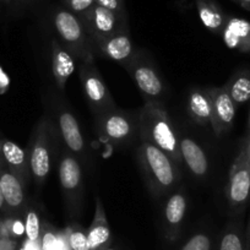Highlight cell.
Here are the masks:
<instances>
[{"instance_id": "cell-1", "label": "cell", "mask_w": 250, "mask_h": 250, "mask_svg": "<svg viewBox=\"0 0 250 250\" xmlns=\"http://www.w3.org/2000/svg\"><path fill=\"white\" fill-rule=\"evenodd\" d=\"M136 160L145 184L155 199L167 196L179 182L178 165L162 150L145 140H140Z\"/></svg>"}, {"instance_id": "cell-2", "label": "cell", "mask_w": 250, "mask_h": 250, "mask_svg": "<svg viewBox=\"0 0 250 250\" xmlns=\"http://www.w3.org/2000/svg\"><path fill=\"white\" fill-rule=\"evenodd\" d=\"M139 138L162 150L178 166L182 165L179 138L167 110L158 101H147L139 112Z\"/></svg>"}, {"instance_id": "cell-3", "label": "cell", "mask_w": 250, "mask_h": 250, "mask_svg": "<svg viewBox=\"0 0 250 250\" xmlns=\"http://www.w3.org/2000/svg\"><path fill=\"white\" fill-rule=\"evenodd\" d=\"M52 20L60 42L70 50L76 60L95 62L93 43L79 16L65 8H58L53 13Z\"/></svg>"}, {"instance_id": "cell-4", "label": "cell", "mask_w": 250, "mask_h": 250, "mask_svg": "<svg viewBox=\"0 0 250 250\" xmlns=\"http://www.w3.org/2000/svg\"><path fill=\"white\" fill-rule=\"evenodd\" d=\"M52 123L47 118H42L36 126L32 141H31L28 158H30L31 174L37 187H43L52 165L53 145Z\"/></svg>"}, {"instance_id": "cell-5", "label": "cell", "mask_w": 250, "mask_h": 250, "mask_svg": "<svg viewBox=\"0 0 250 250\" xmlns=\"http://www.w3.org/2000/svg\"><path fill=\"white\" fill-rule=\"evenodd\" d=\"M79 78L88 107L95 117L117 109V104L95 62H83L79 68Z\"/></svg>"}, {"instance_id": "cell-6", "label": "cell", "mask_w": 250, "mask_h": 250, "mask_svg": "<svg viewBox=\"0 0 250 250\" xmlns=\"http://www.w3.org/2000/svg\"><path fill=\"white\" fill-rule=\"evenodd\" d=\"M96 125L101 135L114 145H129L139 135V113L117 109L96 117Z\"/></svg>"}, {"instance_id": "cell-7", "label": "cell", "mask_w": 250, "mask_h": 250, "mask_svg": "<svg viewBox=\"0 0 250 250\" xmlns=\"http://www.w3.org/2000/svg\"><path fill=\"white\" fill-rule=\"evenodd\" d=\"M80 20L93 44L112 36L129 33L128 16L119 15L97 4H95L86 15L80 18Z\"/></svg>"}, {"instance_id": "cell-8", "label": "cell", "mask_w": 250, "mask_h": 250, "mask_svg": "<svg viewBox=\"0 0 250 250\" xmlns=\"http://www.w3.org/2000/svg\"><path fill=\"white\" fill-rule=\"evenodd\" d=\"M59 180L66 208L76 215L83 203V172L79 158L69 150L60 156Z\"/></svg>"}, {"instance_id": "cell-9", "label": "cell", "mask_w": 250, "mask_h": 250, "mask_svg": "<svg viewBox=\"0 0 250 250\" xmlns=\"http://www.w3.org/2000/svg\"><path fill=\"white\" fill-rule=\"evenodd\" d=\"M226 196L232 208H243L250 199V162L242 148L230 166Z\"/></svg>"}, {"instance_id": "cell-10", "label": "cell", "mask_w": 250, "mask_h": 250, "mask_svg": "<svg viewBox=\"0 0 250 250\" xmlns=\"http://www.w3.org/2000/svg\"><path fill=\"white\" fill-rule=\"evenodd\" d=\"M125 69L129 71L133 80L135 81L139 90L146 98V102L157 101L158 98L162 97L165 92V83L155 66L146 62L144 57H139L138 54H135L133 60L125 66Z\"/></svg>"}, {"instance_id": "cell-11", "label": "cell", "mask_w": 250, "mask_h": 250, "mask_svg": "<svg viewBox=\"0 0 250 250\" xmlns=\"http://www.w3.org/2000/svg\"><path fill=\"white\" fill-rule=\"evenodd\" d=\"M208 95L211 97V128L216 136H222L223 134L230 130L235 118L237 105L228 95L225 86L221 87H208Z\"/></svg>"}, {"instance_id": "cell-12", "label": "cell", "mask_w": 250, "mask_h": 250, "mask_svg": "<svg viewBox=\"0 0 250 250\" xmlns=\"http://www.w3.org/2000/svg\"><path fill=\"white\" fill-rule=\"evenodd\" d=\"M93 49H95L96 55H101L105 59L118 62L124 68L133 60L136 54L129 33H120V35L112 36L107 40L95 43Z\"/></svg>"}, {"instance_id": "cell-13", "label": "cell", "mask_w": 250, "mask_h": 250, "mask_svg": "<svg viewBox=\"0 0 250 250\" xmlns=\"http://www.w3.org/2000/svg\"><path fill=\"white\" fill-rule=\"evenodd\" d=\"M58 126L68 150L73 155L78 156L79 160H86V145L79 123L73 113L69 112L66 108H62L58 112Z\"/></svg>"}, {"instance_id": "cell-14", "label": "cell", "mask_w": 250, "mask_h": 250, "mask_svg": "<svg viewBox=\"0 0 250 250\" xmlns=\"http://www.w3.org/2000/svg\"><path fill=\"white\" fill-rule=\"evenodd\" d=\"M76 68V59L60 41H52V70L57 87L64 93L65 85Z\"/></svg>"}, {"instance_id": "cell-15", "label": "cell", "mask_w": 250, "mask_h": 250, "mask_svg": "<svg viewBox=\"0 0 250 250\" xmlns=\"http://www.w3.org/2000/svg\"><path fill=\"white\" fill-rule=\"evenodd\" d=\"M1 148H3V156L8 169L22 183L23 187H27L32 177L28 152H26L18 144L10 140L1 141Z\"/></svg>"}, {"instance_id": "cell-16", "label": "cell", "mask_w": 250, "mask_h": 250, "mask_svg": "<svg viewBox=\"0 0 250 250\" xmlns=\"http://www.w3.org/2000/svg\"><path fill=\"white\" fill-rule=\"evenodd\" d=\"M223 42L230 49L250 53V22L239 18L228 16L225 28L221 33Z\"/></svg>"}, {"instance_id": "cell-17", "label": "cell", "mask_w": 250, "mask_h": 250, "mask_svg": "<svg viewBox=\"0 0 250 250\" xmlns=\"http://www.w3.org/2000/svg\"><path fill=\"white\" fill-rule=\"evenodd\" d=\"M179 148L183 162H185L193 175L198 178L205 177L208 170V161L201 146L193 139L182 138L179 139Z\"/></svg>"}, {"instance_id": "cell-18", "label": "cell", "mask_w": 250, "mask_h": 250, "mask_svg": "<svg viewBox=\"0 0 250 250\" xmlns=\"http://www.w3.org/2000/svg\"><path fill=\"white\" fill-rule=\"evenodd\" d=\"M196 10L203 25L210 32L221 36L228 16L215 0H195Z\"/></svg>"}, {"instance_id": "cell-19", "label": "cell", "mask_w": 250, "mask_h": 250, "mask_svg": "<svg viewBox=\"0 0 250 250\" xmlns=\"http://www.w3.org/2000/svg\"><path fill=\"white\" fill-rule=\"evenodd\" d=\"M188 110L190 117L201 126L211 124V97L208 88H191L188 98Z\"/></svg>"}, {"instance_id": "cell-20", "label": "cell", "mask_w": 250, "mask_h": 250, "mask_svg": "<svg viewBox=\"0 0 250 250\" xmlns=\"http://www.w3.org/2000/svg\"><path fill=\"white\" fill-rule=\"evenodd\" d=\"M0 185L3 190L5 205L10 210H20L25 205V187L22 183L8 169H0Z\"/></svg>"}, {"instance_id": "cell-21", "label": "cell", "mask_w": 250, "mask_h": 250, "mask_svg": "<svg viewBox=\"0 0 250 250\" xmlns=\"http://www.w3.org/2000/svg\"><path fill=\"white\" fill-rule=\"evenodd\" d=\"M110 237V230L108 227L107 217H105V211L103 208V204L100 198H96V211L95 217H93L92 225L87 233L88 244L90 250H97L100 248L104 247L108 243Z\"/></svg>"}, {"instance_id": "cell-22", "label": "cell", "mask_w": 250, "mask_h": 250, "mask_svg": "<svg viewBox=\"0 0 250 250\" xmlns=\"http://www.w3.org/2000/svg\"><path fill=\"white\" fill-rule=\"evenodd\" d=\"M187 212V196L183 189L174 191L169 195L163 210L166 225L172 232H175L184 220Z\"/></svg>"}, {"instance_id": "cell-23", "label": "cell", "mask_w": 250, "mask_h": 250, "mask_svg": "<svg viewBox=\"0 0 250 250\" xmlns=\"http://www.w3.org/2000/svg\"><path fill=\"white\" fill-rule=\"evenodd\" d=\"M228 95L235 103V105L250 101V73L249 71H239L234 74L226 85Z\"/></svg>"}, {"instance_id": "cell-24", "label": "cell", "mask_w": 250, "mask_h": 250, "mask_svg": "<svg viewBox=\"0 0 250 250\" xmlns=\"http://www.w3.org/2000/svg\"><path fill=\"white\" fill-rule=\"evenodd\" d=\"M25 234L28 242L38 243L41 235V221L37 211L28 210L25 220Z\"/></svg>"}, {"instance_id": "cell-25", "label": "cell", "mask_w": 250, "mask_h": 250, "mask_svg": "<svg viewBox=\"0 0 250 250\" xmlns=\"http://www.w3.org/2000/svg\"><path fill=\"white\" fill-rule=\"evenodd\" d=\"M62 3L69 11L74 13L79 18H83L95 5L96 0H62Z\"/></svg>"}, {"instance_id": "cell-26", "label": "cell", "mask_w": 250, "mask_h": 250, "mask_svg": "<svg viewBox=\"0 0 250 250\" xmlns=\"http://www.w3.org/2000/svg\"><path fill=\"white\" fill-rule=\"evenodd\" d=\"M220 250H244L243 240L237 230H228L221 239Z\"/></svg>"}, {"instance_id": "cell-27", "label": "cell", "mask_w": 250, "mask_h": 250, "mask_svg": "<svg viewBox=\"0 0 250 250\" xmlns=\"http://www.w3.org/2000/svg\"><path fill=\"white\" fill-rule=\"evenodd\" d=\"M211 242L210 238L204 233L195 234L188 240L187 244L183 247L182 250H210Z\"/></svg>"}, {"instance_id": "cell-28", "label": "cell", "mask_w": 250, "mask_h": 250, "mask_svg": "<svg viewBox=\"0 0 250 250\" xmlns=\"http://www.w3.org/2000/svg\"><path fill=\"white\" fill-rule=\"evenodd\" d=\"M69 245L73 250H90L87 234L81 230H71L69 234Z\"/></svg>"}, {"instance_id": "cell-29", "label": "cell", "mask_w": 250, "mask_h": 250, "mask_svg": "<svg viewBox=\"0 0 250 250\" xmlns=\"http://www.w3.org/2000/svg\"><path fill=\"white\" fill-rule=\"evenodd\" d=\"M96 4L108 9V10L114 11V13L119 14V15L128 16L125 0H96Z\"/></svg>"}, {"instance_id": "cell-30", "label": "cell", "mask_w": 250, "mask_h": 250, "mask_svg": "<svg viewBox=\"0 0 250 250\" xmlns=\"http://www.w3.org/2000/svg\"><path fill=\"white\" fill-rule=\"evenodd\" d=\"M42 250H62V245L52 233H45L43 237Z\"/></svg>"}, {"instance_id": "cell-31", "label": "cell", "mask_w": 250, "mask_h": 250, "mask_svg": "<svg viewBox=\"0 0 250 250\" xmlns=\"http://www.w3.org/2000/svg\"><path fill=\"white\" fill-rule=\"evenodd\" d=\"M9 86H10V79H9L8 74L3 70V68L0 66V95L5 93Z\"/></svg>"}, {"instance_id": "cell-32", "label": "cell", "mask_w": 250, "mask_h": 250, "mask_svg": "<svg viewBox=\"0 0 250 250\" xmlns=\"http://www.w3.org/2000/svg\"><path fill=\"white\" fill-rule=\"evenodd\" d=\"M13 232L15 233V234H21V233L25 232V225H22V223L19 222V221H15L13 225Z\"/></svg>"}, {"instance_id": "cell-33", "label": "cell", "mask_w": 250, "mask_h": 250, "mask_svg": "<svg viewBox=\"0 0 250 250\" xmlns=\"http://www.w3.org/2000/svg\"><path fill=\"white\" fill-rule=\"evenodd\" d=\"M242 150L244 151L245 156H247V158L249 160V162H250V135H248L247 141H245L244 145L242 146Z\"/></svg>"}, {"instance_id": "cell-34", "label": "cell", "mask_w": 250, "mask_h": 250, "mask_svg": "<svg viewBox=\"0 0 250 250\" xmlns=\"http://www.w3.org/2000/svg\"><path fill=\"white\" fill-rule=\"evenodd\" d=\"M232 1L245 10H250V0H232Z\"/></svg>"}, {"instance_id": "cell-35", "label": "cell", "mask_w": 250, "mask_h": 250, "mask_svg": "<svg viewBox=\"0 0 250 250\" xmlns=\"http://www.w3.org/2000/svg\"><path fill=\"white\" fill-rule=\"evenodd\" d=\"M4 168H8V167H6L5 160H4L3 148H1V141H0V169H4Z\"/></svg>"}, {"instance_id": "cell-36", "label": "cell", "mask_w": 250, "mask_h": 250, "mask_svg": "<svg viewBox=\"0 0 250 250\" xmlns=\"http://www.w3.org/2000/svg\"><path fill=\"white\" fill-rule=\"evenodd\" d=\"M4 205H5V200H4L3 190H1V185H0V208H3Z\"/></svg>"}, {"instance_id": "cell-37", "label": "cell", "mask_w": 250, "mask_h": 250, "mask_svg": "<svg viewBox=\"0 0 250 250\" xmlns=\"http://www.w3.org/2000/svg\"><path fill=\"white\" fill-rule=\"evenodd\" d=\"M32 1V0H13V3H20V4H27Z\"/></svg>"}, {"instance_id": "cell-38", "label": "cell", "mask_w": 250, "mask_h": 250, "mask_svg": "<svg viewBox=\"0 0 250 250\" xmlns=\"http://www.w3.org/2000/svg\"><path fill=\"white\" fill-rule=\"evenodd\" d=\"M8 248V244H3V243L0 242V250H5Z\"/></svg>"}, {"instance_id": "cell-39", "label": "cell", "mask_w": 250, "mask_h": 250, "mask_svg": "<svg viewBox=\"0 0 250 250\" xmlns=\"http://www.w3.org/2000/svg\"><path fill=\"white\" fill-rule=\"evenodd\" d=\"M248 135H250V112H249V128H248Z\"/></svg>"}, {"instance_id": "cell-40", "label": "cell", "mask_w": 250, "mask_h": 250, "mask_svg": "<svg viewBox=\"0 0 250 250\" xmlns=\"http://www.w3.org/2000/svg\"><path fill=\"white\" fill-rule=\"evenodd\" d=\"M4 3H6V4H10V3H13V0H3Z\"/></svg>"}, {"instance_id": "cell-41", "label": "cell", "mask_w": 250, "mask_h": 250, "mask_svg": "<svg viewBox=\"0 0 250 250\" xmlns=\"http://www.w3.org/2000/svg\"><path fill=\"white\" fill-rule=\"evenodd\" d=\"M20 250H27V249H26V248L25 247H23V248H21V249Z\"/></svg>"}]
</instances>
